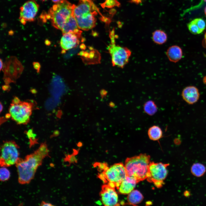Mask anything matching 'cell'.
Instances as JSON below:
<instances>
[{"instance_id":"obj_34","label":"cell","mask_w":206,"mask_h":206,"mask_svg":"<svg viewBox=\"0 0 206 206\" xmlns=\"http://www.w3.org/2000/svg\"><path fill=\"white\" fill-rule=\"evenodd\" d=\"M3 67V63L1 59H0V70L2 69Z\"/></svg>"},{"instance_id":"obj_8","label":"cell","mask_w":206,"mask_h":206,"mask_svg":"<svg viewBox=\"0 0 206 206\" xmlns=\"http://www.w3.org/2000/svg\"><path fill=\"white\" fill-rule=\"evenodd\" d=\"M103 173L107 182L114 183L117 189L127 176L124 165L122 163L114 164L108 167Z\"/></svg>"},{"instance_id":"obj_18","label":"cell","mask_w":206,"mask_h":206,"mask_svg":"<svg viewBox=\"0 0 206 206\" xmlns=\"http://www.w3.org/2000/svg\"><path fill=\"white\" fill-rule=\"evenodd\" d=\"M147 134L149 138L154 141L158 140L163 137V132L161 128L157 125H153L150 127Z\"/></svg>"},{"instance_id":"obj_20","label":"cell","mask_w":206,"mask_h":206,"mask_svg":"<svg viewBox=\"0 0 206 206\" xmlns=\"http://www.w3.org/2000/svg\"><path fill=\"white\" fill-rule=\"evenodd\" d=\"M152 38L153 41L155 43L161 45L166 42L167 36L163 31L157 30L153 32Z\"/></svg>"},{"instance_id":"obj_29","label":"cell","mask_w":206,"mask_h":206,"mask_svg":"<svg viewBox=\"0 0 206 206\" xmlns=\"http://www.w3.org/2000/svg\"><path fill=\"white\" fill-rule=\"evenodd\" d=\"M96 165L97 166L99 169L101 171L104 170V171L106 170L108 167L105 163H98Z\"/></svg>"},{"instance_id":"obj_2","label":"cell","mask_w":206,"mask_h":206,"mask_svg":"<svg viewBox=\"0 0 206 206\" xmlns=\"http://www.w3.org/2000/svg\"><path fill=\"white\" fill-rule=\"evenodd\" d=\"M150 159L149 155L142 154L127 158L124 165L127 176L134 179L138 183L146 179Z\"/></svg>"},{"instance_id":"obj_40","label":"cell","mask_w":206,"mask_h":206,"mask_svg":"<svg viewBox=\"0 0 206 206\" xmlns=\"http://www.w3.org/2000/svg\"><path fill=\"white\" fill-rule=\"evenodd\" d=\"M41 0V1H46V0Z\"/></svg>"},{"instance_id":"obj_13","label":"cell","mask_w":206,"mask_h":206,"mask_svg":"<svg viewBox=\"0 0 206 206\" xmlns=\"http://www.w3.org/2000/svg\"><path fill=\"white\" fill-rule=\"evenodd\" d=\"M81 34L71 32L63 34L60 43L62 52H64L78 46Z\"/></svg>"},{"instance_id":"obj_35","label":"cell","mask_w":206,"mask_h":206,"mask_svg":"<svg viewBox=\"0 0 206 206\" xmlns=\"http://www.w3.org/2000/svg\"><path fill=\"white\" fill-rule=\"evenodd\" d=\"M53 2H54L55 3H57L60 1L61 0H52Z\"/></svg>"},{"instance_id":"obj_9","label":"cell","mask_w":206,"mask_h":206,"mask_svg":"<svg viewBox=\"0 0 206 206\" xmlns=\"http://www.w3.org/2000/svg\"><path fill=\"white\" fill-rule=\"evenodd\" d=\"M4 80L7 83L13 82L18 78L23 70V67L19 62L14 57L7 60L4 65Z\"/></svg>"},{"instance_id":"obj_21","label":"cell","mask_w":206,"mask_h":206,"mask_svg":"<svg viewBox=\"0 0 206 206\" xmlns=\"http://www.w3.org/2000/svg\"><path fill=\"white\" fill-rule=\"evenodd\" d=\"M144 110L147 114L152 116L157 111V106L154 102L152 100L147 101L144 104Z\"/></svg>"},{"instance_id":"obj_23","label":"cell","mask_w":206,"mask_h":206,"mask_svg":"<svg viewBox=\"0 0 206 206\" xmlns=\"http://www.w3.org/2000/svg\"><path fill=\"white\" fill-rule=\"evenodd\" d=\"M187 26L190 32L193 34H198L201 33L194 19L187 24Z\"/></svg>"},{"instance_id":"obj_1","label":"cell","mask_w":206,"mask_h":206,"mask_svg":"<svg viewBox=\"0 0 206 206\" xmlns=\"http://www.w3.org/2000/svg\"><path fill=\"white\" fill-rule=\"evenodd\" d=\"M49 150L45 142L41 144L37 149L27 155L24 159L19 158L15 164L19 183L22 185L29 183L34 178L43 159L49 156Z\"/></svg>"},{"instance_id":"obj_17","label":"cell","mask_w":206,"mask_h":206,"mask_svg":"<svg viewBox=\"0 0 206 206\" xmlns=\"http://www.w3.org/2000/svg\"><path fill=\"white\" fill-rule=\"evenodd\" d=\"M166 54L169 60L174 63L179 61L183 56L181 48L177 45H173L169 47L167 49Z\"/></svg>"},{"instance_id":"obj_37","label":"cell","mask_w":206,"mask_h":206,"mask_svg":"<svg viewBox=\"0 0 206 206\" xmlns=\"http://www.w3.org/2000/svg\"><path fill=\"white\" fill-rule=\"evenodd\" d=\"M0 104H1L0 112H1V111H2V110H3V105H2L1 104V103H0Z\"/></svg>"},{"instance_id":"obj_25","label":"cell","mask_w":206,"mask_h":206,"mask_svg":"<svg viewBox=\"0 0 206 206\" xmlns=\"http://www.w3.org/2000/svg\"><path fill=\"white\" fill-rule=\"evenodd\" d=\"M101 5L103 8L106 7L111 8L115 6L119 7L120 5V4L117 0H106Z\"/></svg>"},{"instance_id":"obj_32","label":"cell","mask_w":206,"mask_h":206,"mask_svg":"<svg viewBox=\"0 0 206 206\" xmlns=\"http://www.w3.org/2000/svg\"><path fill=\"white\" fill-rule=\"evenodd\" d=\"M40 205L41 206H53V205L51 203H47L45 201H42Z\"/></svg>"},{"instance_id":"obj_14","label":"cell","mask_w":206,"mask_h":206,"mask_svg":"<svg viewBox=\"0 0 206 206\" xmlns=\"http://www.w3.org/2000/svg\"><path fill=\"white\" fill-rule=\"evenodd\" d=\"M181 95L183 100L190 104L196 103L199 97V90L194 86H189L185 87L182 91Z\"/></svg>"},{"instance_id":"obj_16","label":"cell","mask_w":206,"mask_h":206,"mask_svg":"<svg viewBox=\"0 0 206 206\" xmlns=\"http://www.w3.org/2000/svg\"><path fill=\"white\" fill-rule=\"evenodd\" d=\"M61 30L63 34L70 32L82 34V32L78 27L74 15L68 19Z\"/></svg>"},{"instance_id":"obj_5","label":"cell","mask_w":206,"mask_h":206,"mask_svg":"<svg viewBox=\"0 0 206 206\" xmlns=\"http://www.w3.org/2000/svg\"><path fill=\"white\" fill-rule=\"evenodd\" d=\"M32 107L29 103L21 101L15 97L10 106L9 114L12 119L17 124H26L29 121Z\"/></svg>"},{"instance_id":"obj_24","label":"cell","mask_w":206,"mask_h":206,"mask_svg":"<svg viewBox=\"0 0 206 206\" xmlns=\"http://www.w3.org/2000/svg\"><path fill=\"white\" fill-rule=\"evenodd\" d=\"M10 173L6 167H1L0 169V179L2 181L7 180L10 177Z\"/></svg>"},{"instance_id":"obj_38","label":"cell","mask_w":206,"mask_h":206,"mask_svg":"<svg viewBox=\"0 0 206 206\" xmlns=\"http://www.w3.org/2000/svg\"><path fill=\"white\" fill-rule=\"evenodd\" d=\"M204 12L205 14V16H206V6H205V8H204Z\"/></svg>"},{"instance_id":"obj_10","label":"cell","mask_w":206,"mask_h":206,"mask_svg":"<svg viewBox=\"0 0 206 206\" xmlns=\"http://www.w3.org/2000/svg\"><path fill=\"white\" fill-rule=\"evenodd\" d=\"M39 7L38 4L34 0L25 3L20 8L19 19L21 23L25 25L27 22L34 21Z\"/></svg>"},{"instance_id":"obj_39","label":"cell","mask_w":206,"mask_h":206,"mask_svg":"<svg viewBox=\"0 0 206 206\" xmlns=\"http://www.w3.org/2000/svg\"><path fill=\"white\" fill-rule=\"evenodd\" d=\"M110 106H112V107H113V106H114V104H113V103H110Z\"/></svg>"},{"instance_id":"obj_15","label":"cell","mask_w":206,"mask_h":206,"mask_svg":"<svg viewBox=\"0 0 206 206\" xmlns=\"http://www.w3.org/2000/svg\"><path fill=\"white\" fill-rule=\"evenodd\" d=\"M138 183L134 179L127 176L121 182L117 189L120 193L128 194L134 190Z\"/></svg>"},{"instance_id":"obj_19","label":"cell","mask_w":206,"mask_h":206,"mask_svg":"<svg viewBox=\"0 0 206 206\" xmlns=\"http://www.w3.org/2000/svg\"><path fill=\"white\" fill-rule=\"evenodd\" d=\"M127 200L128 203L135 205L140 203L143 199L142 194L137 190H133L128 194Z\"/></svg>"},{"instance_id":"obj_31","label":"cell","mask_w":206,"mask_h":206,"mask_svg":"<svg viewBox=\"0 0 206 206\" xmlns=\"http://www.w3.org/2000/svg\"><path fill=\"white\" fill-rule=\"evenodd\" d=\"M128 1L130 3H133L138 5L142 3V0H130Z\"/></svg>"},{"instance_id":"obj_12","label":"cell","mask_w":206,"mask_h":206,"mask_svg":"<svg viewBox=\"0 0 206 206\" xmlns=\"http://www.w3.org/2000/svg\"><path fill=\"white\" fill-rule=\"evenodd\" d=\"M97 11H93L78 17H74L79 28L81 30L88 31L96 25V19L95 17Z\"/></svg>"},{"instance_id":"obj_7","label":"cell","mask_w":206,"mask_h":206,"mask_svg":"<svg viewBox=\"0 0 206 206\" xmlns=\"http://www.w3.org/2000/svg\"><path fill=\"white\" fill-rule=\"evenodd\" d=\"M169 164L161 163L150 162L147 180L152 183L157 188L161 187L164 183L163 181L167 176V167Z\"/></svg>"},{"instance_id":"obj_22","label":"cell","mask_w":206,"mask_h":206,"mask_svg":"<svg viewBox=\"0 0 206 206\" xmlns=\"http://www.w3.org/2000/svg\"><path fill=\"white\" fill-rule=\"evenodd\" d=\"M191 171L194 176L200 177L204 174L206 171V168L203 165L200 163H196L192 166Z\"/></svg>"},{"instance_id":"obj_33","label":"cell","mask_w":206,"mask_h":206,"mask_svg":"<svg viewBox=\"0 0 206 206\" xmlns=\"http://www.w3.org/2000/svg\"><path fill=\"white\" fill-rule=\"evenodd\" d=\"M45 43L46 45H49L50 44V41L48 40H46L45 41Z\"/></svg>"},{"instance_id":"obj_6","label":"cell","mask_w":206,"mask_h":206,"mask_svg":"<svg viewBox=\"0 0 206 206\" xmlns=\"http://www.w3.org/2000/svg\"><path fill=\"white\" fill-rule=\"evenodd\" d=\"M19 148V146L13 141L3 142L1 147V167H6L15 165L20 158Z\"/></svg>"},{"instance_id":"obj_27","label":"cell","mask_w":206,"mask_h":206,"mask_svg":"<svg viewBox=\"0 0 206 206\" xmlns=\"http://www.w3.org/2000/svg\"><path fill=\"white\" fill-rule=\"evenodd\" d=\"M32 133V130H29L27 133L29 140L30 147L37 143V140L35 138V135H33V134Z\"/></svg>"},{"instance_id":"obj_28","label":"cell","mask_w":206,"mask_h":206,"mask_svg":"<svg viewBox=\"0 0 206 206\" xmlns=\"http://www.w3.org/2000/svg\"><path fill=\"white\" fill-rule=\"evenodd\" d=\"M206 3V0H201L200 2L197 5H196L193 7H191L190 8L186 9L184 11V14L190 11L197 9L199 8L202 7L204 4Z\"/></svg>"},{"instance_id":"obj_3","label":"cell","mask_w":206,"mask_h":206,"mask_svg":"<svg viewBox=\"0 0 206 206\" xmlns=\"http://www.w3.org/2000/svg\"><path fill=\"white\" fill-rule=\"evenodd\" d=\"M75 6L66 0H61L50 8L46 15V19H50L52 25L61 30L68 19L73 15Z\"/></svg>"},{"instance_id":"obj_36","label":"cell","mask_w":206,"mask_h":206,"mask_svg":"<svg viewBox=\"0 0 206 206\" xmlns=\"http://www.w3.org/2000/svg\"><path fill=\"white\" fill-rule=\"evenodd\" d=\"M80 1H88V2H91L92 1V0H79Z\"/></svg>"},{"instance_id":"obj_26","label":"cell","mask_w":206,"mask_h":206,"mask_svg":"<svg viewBox=\"0 0 206 206\" xmlns=\"http://www.w3.org/2000/svg\"><path fill=\"white\" fill-rule=\"evenodd\" d=\"M194 20L202 33L206 27V24L205 21L203 19L199 18H195Z\"/></svg>"},{"instance_id":"obj_11","label":"cell","mask_w":206,"mask_h":206,"mask_svg":"<svg viewBox=\"0 0 206 206\" xmlns=\"http://www.w3.org/2000/svg\"><path fill=\"white\" fill-rule=\"evenodd\" d=\"M100 195L101 201L104 205L112 206L119 205L118 195L115 188L111 187L107 184L104 185Z\"/></svg>"},{"instance_id":"obj_4","label":"cell","mask_w":206,"mask_h":206,"mask_svg":"<svg viewBox=\"0 0 206 206\" xmlns=\"http://www.w3.org/2000/svg\"><path fill=\"white\" fill-rule=\"evenodd\" d=\"M114 32V29L110 32L111 43L108 49L113 66L123 68L128 63L132 53L128 48L116 44Z\"/></svg>"},{"instance_id":"obj_30","label":"cell","mask_w":206,"mask_h":206,"mask_svg":"<svg viewBox=\"0 0 206 206\" xmlns=\"http://www.w3.org/2000/svg\"><path fill=\"white\" fill-rule=\"evenodd\" d=\"M33 64L34 68L37 71V72L39 73L41 68L40 64L38 62H34L33 63Z\"/></svg>"}]
</instances>
